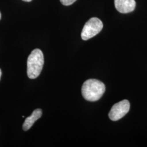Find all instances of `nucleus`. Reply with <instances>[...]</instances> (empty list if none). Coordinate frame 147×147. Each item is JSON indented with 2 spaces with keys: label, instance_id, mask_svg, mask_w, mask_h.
<instances>
[{
  "label": "nucleus",
  "instance_id": "f257e3e1",
  "mask_svg": "<svg viewBox=\"0 0 147 147\" xmlns=\"http://www.w3.org/2000/svg\"><path fill=\"white\" fill-rule=\"evenodd\" d=\"M105 84L96 79H88L84 83L81 92L85 100L96 101L99 100L105 92Z\"/></svg>",
  "mask_w": 147,
  "mask_h": 147
},
{
  "label": "nucleus",
  "instance_id": "f03ea898",
  "mask_svg": "<svg viewBox=\"0 0 147 147\" xmlns=\"http://www.w3.org/2000/svg\"><path fill=\"white\" fill-rule=\"evenodd\" d=\"M44 62V55L39 49H36L32 51L27 58V73L28 77L34 79L39 76L42 70Z\"/></svg>",
  "mask_w": 147,
  "mask_h": 147
},
{
  "label": "nucleus",
  "instance_id": "7ed1b4c3",
  "mask_svg": "<svg viewBox=\"0 0 147 147\" xmlns=\"http://www.w3.org/2000/svg\"><path fill=\"white\" fill-rule=\"evenodd\" d=\"M102 28L103 24L99 19L92 18L85 24L81 32V38L84 40H87L98 34Z\"/></svg>",
  "mask_w": 147,
  "mask_h": 147
},
{
  "label": "nucleus",
  "instance_id": "20e7f679",
  "mask_svg": "<svg viewBox=\"0 0 147 147\" xmlns=\"http://www.w3.org/2000/svg\"><path fill=\"white\" fill-rule=\"evenodd\" d=\"M130 104L127 100H123L113 105L109 113L112 121H117L125 116L130 110Z\"/></svg>",
  "mask_w": 147,
  "mask_h": 147
},
{
  "label": "nucleus",
  "instance_id": "39448f33",
  "mask_svg": "<svg viewBox=\"0 0 147 147\" xmlns=\"http://www.w3.org/2000/svg\"><path fill=\"white\" fill-rule=\"evenodd\" d=\"M117 10L121 13H128L134 11L136 6L135 0H115Z\"/></svg>",
  "mask_w": 147,
  "mask_h": 147
},
{
  "label": "nucleus",
  "instance_id": "423d86ee",
  "mask_svg": "<svg viewBox=\"0 0 147 147\" xmlns=\"http://www.w3.org/2000/svg\"><path fill=\"white\" fill-rule=\"evenodd\" d=\"M42 116V111L40 109H38L33 112L32 113L31 115L26 118L25 121H24L23 125H22V128L24 131H27L28 130L34 123L36 121L40 118Z\"/></svg>",
  "mask_w": 147,
  "mask_h": 147
},
{
  "label": "nucleus",
  "instance_id": "0eeeda50",
  "mask_svg": "<svg viewBox=\"0 0 147 147\" xmlns=\"http://www.w3.org/2000/svg\"><path fill=\"white\" fill-rule=\"evenodd\" d=\"M76 0H60L61 2L62 3V5H70L76 1Z\"/></svg>",
  "mask_w": 147,
  "mask_h": 147
},
{
  "label": "nucleus",
  "instance_id": "6e6552de",
  "mask_svg": "<svg viewBox=\"0 0 147 147\" xmlns=\"http://www.w3.org/2000/svg\"><path fill=\"white\" fill-rule=\"evenodd\" d=\"M22 1H24L25 2H31L32 0H22Z\"/></svg>",
  "mask_w": 147,
  "mask_h": 147
},
{
  "label": "nucleus",
  "instance_id": "1a4fd4ad",
  "mask_svg": "<svg viewBox=\"0 0 147 147\" xmlns=\"http://www.w3.org/2000/svg\"><path fill=\"white\" fill-rule=\"evenodd\" d=\"M1 75H2V71H1V69H0V79H1Z\"/></svg>",
  "mask_w": 147,
  "mask_h": 147
},
{
  "label": "nucleus",
  "instance_id": "9d476101",
  "mask_svg": "<svg viewBox=\"0 0 147 147\" xmlns=\"http://www.w3.org/2000/svg\"><path fill=\"white\" fill-rule=\"evenodd\" d=\"M1 19V11H0V20Z\"/></svg>",
  "mask_w": 147,
  "mask_h": 147
}]
</instances>
